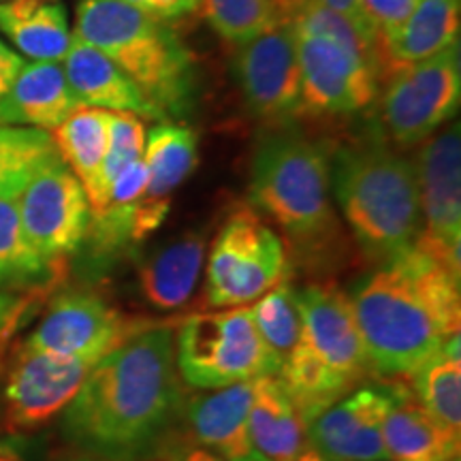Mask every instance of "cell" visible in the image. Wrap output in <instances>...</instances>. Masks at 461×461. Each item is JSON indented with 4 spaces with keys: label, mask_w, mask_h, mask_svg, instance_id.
<instances>
[{
    "label": "cell",
    "mask_w": 461,
    "mask_h": 461,
    "mask_svg": "<svg viewBox=\"0 0 461 461\" xmlns=\"http://www.w3.org/2000/svg\"><path fill=\"white\" fill-rule=\"evenodd\" d=\"M414 171L423 222L417 244L461 278V135L457 122L423 141Z\"/></svg>",
    "instance_id": "7c38bea8"
},
{
    "label": "cell",
    "mask_w": 461,
    "mask_h": 461,
    "mask_svg": "<svg viewBox=\"0 0 461 461\" xmlns=\"http://www.w3.org/2000/svg\"><path fill=\"white\" fill-rule=\"evenodd\" d=\"M24 58L15 54L14 50H9L7 45L0 41V96L14 86L15 77L20 75L22 67H24Z\"/></svg>",
    "instance_id": "d590c367"
},
{
    "label": "cell",
    "mask_w": 461,
    "mask_h": 461,
    "mask_svg": "<svg viewBox=\"0 0 461 461\" xmlns=\"http://www.w3.org/2000/svg\"><path fill=\"white\" fill-rule=\"evenodd\" d=\"M101 359L62 357L22 346L11 367L5 400L11 425L39 428L62 412Z\"/></svg>",
    "instance_id": "2e32d148"
},
{
    "label": "cell",
    "mask_w": 461,
    "mask_h": 461,
    "mask_svg": "<svg viewBox=\"0 0 461 461\" xmlns=\"http://www.w3.org/2000/svg\"><path fill=\"white\" fill-rule=\"evenodd\" d=\"M297 461H325V459H322V457H319V455H316L314 451H312V448H305V451H303V455H302V457H299Z\"/></svg>",
    "instance_id": "f35d334b"
},
{
    "label": "cell",
    "mask_w": 461,
    "mask_h": 461,
    "mask_svg": "<svg viewBox=\"0 0 461 461\" xmlns=\"http://www.w3.org/2000/svg\"><path fill=\"white\" fill-rule=\"evenodd\" d=\"M148 327V321L122 314L96 293L67 291L50 303L24 346L62 357L103 359Z\"/></svg>",
    "instance_id": "5bb4252c"
},
{
    "label": "cell",
    "mask_w": 461,
    "mask_h": 461,
    "mask_svg": "<svg viewBox=\"0 0 461 461\" xmlns=\"http://www.w3.org/2000/svg\"><path fill=\"white\" fill-rule=\"evenodd\" d=\"M143 14L157 17V20L171 24L182 17L193 15L199 9L201 0H124Z\"/></svg>",
    "instance_id": "d6a6232c"
},
{
    "label": "cell",
    "mask_w": 461,
    "mask_h": 461,
    "mask_svg": "<svg viewBox=\"0 0 461 461\" xmlns=\"http://www.w3.org/2000/svg\"><path fill=\"white\" fill-rule=\"evenodd\" d=\"M15 203L28 244L51 267L84 246L92 207L62 158L45 165L17 194Z\"/></svg>",
    "instance_id": "8fae6325"
},
{
    "label": "cell",
    "mask_w": 461,
    "mask_h": 461,
    "mask_svg": "<svg viewBox=\"0 0 461 461\" xmlns=\"http://www.w3.org/2000/svg\"><path fill=\"white\" fill-rule=\"evenodd\" d=\"M412 393L429 414L453 431H461L459 336L412 374Z\"/></svg>",
    "instance_id": "83f0119b"
},
{
    "label": "cell",
    "mask_w": 461,
    "mask_h": 461,
    "mask_svg": "<svg viewBox=\"0 0 461 461\" xmlns=\"http://www.w3.org/2000/svg\"><path fill=\"white\" fill-rule=\"evenodd\" d=\"M56 158L60 157L48 131L0 126V199H17L26 184Z\"/></svg>",
    "instance_id": "4316f807"
},
{
    "label": "cell",
    "mask_w": 461,
    "mask_h": 461,
    "mask_svg": "<svg viewBox=\"0 0 461 461\" xmlns=\"http://www.w3.org/2000/svg\"><path fill=\"white\" fill-rule=\"evenodd\" d=\"M203 261L205 235L201 230H193L160 246L137 272L141 297L160 312L184 308L197 288Z\"/></svg>",
    "instance_id": "44dd1931"
},
{
    "label": "cell",
    "mask_w": 461,
    "mask_h": 461,
    "mask_svg": "<svg viewBox=\"0 0 461 461\" xmlns=\"http://www.w3.org/2000/svg\"><path fill=\"white\" fill-rule=\"evenodd\" d=\"M79 461H90V459H79Z\"/></svg>",
    "instance_id": "7bdbcfd3"
},
{
    "label": "cell",
    "mask_w": 461,
    "mask_h": 461,
    "mask_svg": "<svg viewBox=\"0 0 461 461\" xmlns=\"http://www.w3.org/2000/svg\"><path fill=\"white\" fill-rule=\"evenodd\" d=\"M233 68L248 109L265 124L293 122L302 115V71L291 20L240 45Z\"/></svg>",
    "instance_id": "4fadbf2b"
},
{
    "label": "cell",
    "mask_w": 461,
    "mask_h": 461,
    "mask_svg": "<svg viewBox=\"0 0 461 461\" xmlns=\"http://www.w3.org/2000/svg\"><path fill=\"white\" fill-rule=\"evenodd\" d=\"M26 310V299L0 291V342L9 336Z\"/></svg>",
    "instance_id": "836d02e7"
},
{
    "label": "cell",
    "mask_w": 461,
    "mask_h": 461,
    "mask_svg": "<svg viewBox=\"0 0 461 461\" xmlns=\"http://www.w3.org/2000/svg\"><path fill=\"white\" fill-rule=\"evenodd\" d=\"M297 303L302 338L276 378L305 425L366 383L372 370L353 303L342 288L330 282L305 285L297 288Z\"/></svg>",
    "instance_id": "8992f818"
},
{
    "label": "cell",
    "mask_w": 461,
    "mask_h": 461,
    "mask_svg": "<svg viewBox=\"0 0 461 461\" xmlns=\"http://www.w3.org/2000/svg\"><path fill=\"white\" fill-rule=\"evenodd\" d=\"M330 180L357 244L374 263L417 244L423 230L417 171L384 132L367 131L330 148Z\"/></svg>",
    "instance_id": "3957f363"
},
{
    "label": "cell",
    "mask_w": 461,
    "mask_h": 461,
    "mask_svg": "<svg viewBox=\"0 0 461 461\" xmlns=\"http://www.w3.org/2000/svg\"><path fill=\"white\" fill-rule=\"evenodd\" d=\"M305 3H308V0H272V5L280 14L282 20H291L293 15H297Z\"/></svg>",
    "instance_id": "74e56055"
},
{
    "label": "cell",
    "mask_w": 461,
    "mask_h": 461,
    "mask_svg": "<svg viewBox=\"0 0 461 461\" xmlns=\"http://www.w3.org/2000/svg\"><path fill=\"white\" fill-rule=\"evenodd\" d=\"M173 353L180 378L199 391L278 376L252 321L250 305L190 314L173 336Z\"/></svg>",
    "instance_id": "ba28073f"
},
{
    "label": "cell",
    "mask_w": 461,
    "mask_h": 461,
    "mask_svg": "<svg viewBox=\"0 0 461 461\" xmlns=\"http://www.w3.org/2000/svg\"><path fill=\"white\" fill-rule=\"evenodd\" d=\"M461 0H417L403 24L378 45L384 77L459 43Z\"/></svg>",
    "instance_id": "7402d4cb"
},
{
    "label": "cell",
    "mask_w": 461,
    "mask_h": 461,
    "mask_svg": "<svg viewBox=\"0 0 461 461\" xmlns=\"http://www.w3.org/2000/svg\"><path fill=\"white\" fill-rule=\"evenodd\" d=\"M455 461H459V459H455Z\"/></svg>",
    "instance_id": "f6af8a7d"
},
{
    "label": "cell",
    "mask_w": 461,
    "mask_h": 461,
    "mask_svg": "<svg viewBox=\"0 0 461 461\" xmlns=\"http://www.w3.org/2000/svg\"><path fill=\"white\" fill-rule=\"evenodd\" d=\"M143 152H146V124L140 115L107 112V152L101 167V205L96 210L105 205L109 186L118 173L143 158Z\"/></svg>",
    "instance_id": "1f68e13d"
},
{
    "label": "cell",
    "mask_w": 461,
    "mask_h": 461,
    "mask_svg": "<svg viewBox=\"0 0 461 461\" xmlns=\"http://www.w3.org/2000/svg\"><path fill=\"white\" fill-rule=\"evenodd\" d=\"M248 425L257 451L267 461H297L308 448L303 420L276 376L255 380Z\"/></svg>",
    "instance_id": "603a6c76"
},
{
    "label": "cell",
    "mask_w": 461,
    "mask_h": 461,
    "mask_svg": "<svg viewBox=\"0 0 461 461\" xmlns=\"http://www.w3.org/2000/svg\"><path fill=\"white\" fill-rule=\"evenodd\" d=\"M73 37L122 68L167 122L193 112L197 65L171 24L124 0H82Z\"/></svg>",
    "instance_id": "5b68a950"
},
{
    "label": "cell",
    "mask_w": 461,
    "mask_h": 461,
    "mask_svg": "<svg viewBox=\"0 0 461 461\" xmlns=\"http://www.w3.org/2000/svg\"><path fill=\"white\" fill-rule=\"evenodd\" d=\"M288 272L280 235L255 207H238L218 230L207 257L205 303L210 308L248 305L286 280Z\"/></svg>",
    "instance_id": "9c48e42d"
},
{
    "label": "cell",
    "mask_w": 461,
    "mask_h": 461,
    "mask_svg": "<svg viewBox=\"0 0 461 461\" xmlns=\"http://www.w3.org/2000/svg\"><path fill=\"white\" fill-rule=\"evenodd\" d=\"M0 3H5V0H0Z\"/></svg>",
    "instance_id": "ee69618b"
},
{
    "label": "cell",
    "mask_w": 461,
    "mask_h": 461,
    "mask_svg": "<svg viewBox=\"0 0 461 461\" xmlns=\"http://www.w3.org/2000/svg\"><path fill=\"white\" fill-rule=\"evenodd\" d=\"M255 380L190 397L186 419L199 447L227 461H267L250 436V406Z\"/></svg>",
    "instance_id": "e0dca14e"
},
{
    "label": "cell",
    "mask_w": 461,
    "mask_h": 461,
    "mask_svg": "<svg viewBox=\"0 0 461 461\" xmlns=\"http://www.w3.org/2000/svg\"><path fill=\"white\" fill-rule=\"evenodd\" d=\"M252 207L278 224L297 257L322 261L336 252L330 146L310 137L297 120L269 126L257 143L250 173Z\"/></svg>",
    "instance_id": "277c9868"
},
{
    "label": "cell",
    "mask_w": 461,
    "mask_h": 461,
    "mask_svg": "<svg viewBox=\"0 0 461 461\" xmlns=\"http://www.w3.org/2000/svg\"><path fill=\"white\" fill-rule=\"evenodd\" d=\"M316 3L325 5L327 9L336 11V14L344 15L346 20H350L353 24H357L361 28L363 32L367 34V37L372 39V41L378 43L376 34H374V31L370 28V24H367L366 15H363V9H361V0H316Z\"/></svg>",
    "instance_id": "e575fe53"
},
{
    "label": "cell",
    "mask_w": 461,
    "mask_h": 461,
    "mask_svg": "<svg viewBox=\"0 0 461 461\" xmlns=\"http://www.w3.org/2000/svg\"><path fill=\"white\" fill-rule=\"evenodd\" d=\"M79 107L60 62H26L14 86L0 96V126H32L51 132Z\"/></svg>",
    "instance_id": "d6986e66"
},
{
    "label": "cell",
    "mask_w": 461,
    "mask_h": 461,
    "mask_svg": "<svg viewBox=\"0 0 461 461\" xmlns=\"http://www.w3.org/2000/svg\"><path fill=\"white\" fill-rule=\"evenodd\" d=\"M383 442L391 461H455L459 459L461 431L440 423L412 389L397 383L383 423Z\"/></svg>",
    "instance_id": "ffe728a7"
},
{
    "label": "cell",
    "mask_w": 461,
    "mask_h": 461,
    "mask_svg": "<svg viewBox=\"0 0 461 461\" xmlns=\"http://www.w3.org/2000/svg\"><path fill=\"white\" fill-rule=\"evenodd\" d=\"M376 101L380 122L395 146L408 148L429 140L459 109V43L391 71Z\"/></svg>",
    "instance_id": "30bf717a"
},
{
    "label": "cell",
    "mask_w": 461,
    "mask_h": 461,
    "mask_svg": "<svg viewBox=\"0 0 461 461\" xmlns=\"http://www.w3.org/2000/svg\"><path fill=\"white\" fill-rule=\"evenodd\" d=\"M459 280L414 244L355 286L348 297L372 374L411 378L459 336Z\"/></svg>",
    "instance_id": "7a4b0ae2"
},
{
    "label": "cell",
    "mask_w": 461,
    "mask_h": 461,
    "mask_svg": "<svg viewBox=\"0 0 461 461\" xmlns=\"http://www.w3.org/2000/svg\"><path fill=\"white\" fill-rule=\"evenodd\" d=\"M48 269L51 265L28 244L15 199H0V286L39 280Z\"/></svg>",
    "instance_id": "4dcf8cb0"
},
{
    "label": "cell",
    "mask_w": 461,
    "mask_h": 461,
    "mask_svg": "<svg viewBox=\"0 0 461 461\" xmlns=\"http://www.w3.org/2000/svg\"><path fill=\"white\" fill-rule=\"evenodd\" d=\"M0 461H22V459L15 451H9V453H0Z\"/></svg>",
    "instance_id": "ab89813d"
},
{
    "label": "cell",
    "mask_w": 461,
    "mask_h": 461,
    "mask_svg": "<svg viewBox=\"0 0 461 461\" xmlns=\"http://www.w3.org/2000/svg\"><path fill=\"white\" fill-rule=\"evenodd\" d=\"M180 406L173 331L149 325L92 367L65 408V428L103 459L141 461L169 434Z\"/></svg>",
    "instance_id": "6da1fadb"
},
{
    "label": "cell",
    "mask_w": 461,
    "mask_h": 461,
    "mask_svg": "<svg viewBox=\"0 0 461 461\" xmlns=\"http://www.w3.org/2000/svg\"><path fill=\"white\" fill-rule=\"evenodd\" d=\"M374 461H391V459H374Z\"/></svg>",
    "instance_id": "b9f144b4"
},
{
    "label": "cell",
    "mask_w": 461,
    "mask_h": 461,
    "mask_svg": "<svg viewBox=\"0 0 461 461\" xmlns=\"http://www.w3.org/2000/svg\"><path fill=\"white\" fill-rule=\"evenodd\" d=\"M58 157L88 194L92 212L101 205V167L107 152V112L79 107L50 132Z\"/></svg>",
    "instance_id": "d4e9b609"
},
{
    "label": "cell",
    "mask_w": 461,
    "mask_h": 461,
    "mask_svg": "<svg viewBox=\"0 0 461 461\" xmlns=\"http://www.w3.org/2000/svg\"><path fill=\"white\" fill-rule=\"evenodd\" d=\"M9 451H15V447L7 440H0V453H9Z\"/></svg>",
    "instance_id": "60d3db41"
},
{
    "label": "cell",
    "mask_w": 461,
    "mask_h": 461,
    "mask_svg": "<svg viewBox=\"0 0 461 461\" xmlns=\"http://www.w3.org/2000/svg\"><path fill=\"white\" fill-rule=\"evenodd\" d=\"M397 383H363L305 423L308 447L325 461L387 459L383 423Z\"/></svg>",
    "instance_id": "9a60e30c"
},
{
    "label": "cell",
    "mask_w": 461,
    "mask_h": 461,
    "mask_svg": "<svg viewBox=\"0 0 461 461\" xmlns=\"http://www.w3.org/2000/svg\"><path fill=\"white\" fill-rule=\"evenodd\" d=\"M252 321L261 336V342L272 355L276 367L285 366L288 355L293 353L299 338H302L303 319L297 303V288L288 280H282L274 288H269L250 305Z\"/></svg>",
    "instance_id": "f1b7e54d"
},
{
    "label": "cell",
    "mask_w": 461,
    "mask_h": 461,
    "mask_svg": "<svg viewBox=\"0 0 461 461\" xmlns=\"http://www.w3.org/2000/svg\"><path fill=\"white\" fill-rule=\"evenodd\" d=\"M143 160L149 171L148 199L169 201V194L186 182L199 160V140L186 124L158 122L146 131Z\"/></svg>",
    "instance_id": "484cf974"
},
{
    "label": "cell",
    "mask_w": 461,
    "mask_h": 461,
    "mask_svg": "<svg viewBox=\"0 0 461 461\" xmlns=\"http://www.w3.org/2000/svg\"><path fill=\"white\" fill-rule=\"evenodd\" d=\"M62 71L75 101L82 107L105 112H124L143 120L167 122L165 115L146 99L132 79L113 60L92 45L73 37L71 48L62 58Z\"/></svg>",
    "instance_id": "ac0fdd59"
},
{
    "label": "cell",
    "mask_w": 461,
    "mask_h": 461,
    "mask_svg": "<svg viewBox=\"0 0 461 461\" xmlns=\"http://www.w3.org/2000/svg\"><path fill=\"white\" fill-rule=\"evenodd\" d=\"M199 9L212 31L235 48L282 22L272 0H201Z\"/></svg>",
    "instance_id": "f546056e"
},
{
    "label": "cell",
    "mask_w": 461,
    "mask_h": 461,
    "mask_svg": "<svg viewBox=\"0 0 461 461\" xmlns=\"http://www.w3.org/2000/svg\"><path fill=\"white\" fill-rule=\"evenodd\" d=\"M171 461H227V459L218 457V455L207 451V448L194 445L186 448H177V451L171 455Z\"/></svg>",
    "instance_id": "8d00e7d4"
},
{
    "label": "cell",
    "mask_w": 461,
    "mask_h": 461,
    "mask_svg": "<svg viewBox=\"0 0 461 461\" xmlns=\"http://www.w3.org/2000/svg\"><path fill=\"white\" fill-rule=\"evenodd\" d=\"M302 71V115H355L378 99V43L325 5L308 0L291 17Z\"/></svg>",
    "instance_id": "52a82bcc"
},
{
    "label": "cell",
    "mask_w": 461,
    "mask_h": 461,
    "mask_svg": "<svg viewBox=\"0 0 461 461\" xmlns=\"http://www.w3.org/2000/svg\"><path fill=\"white\" fill-rule=\"evenodd\" d=\"M0 31L32 60L60 62L73 43L65 9L45 0L0 3Z\"/></svg>",
    "instance_id": "cb8c5ba5"
}]
</instances>
